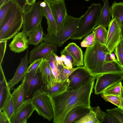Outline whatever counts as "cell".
Listing matches in <instances>:
<instances>
[{
  "label": "cell",
  "instance_id": "cb8c5ba5",
  "mask_svg": "<svg viewBox=\"0 0 123 123\" xmlns=\"http://www.w3.org/2000/svg\"><path fill=\"white\" fill-rule=\"evenodd\" d=\"M15 3L14 0H7L0 6V30L9 18Z\"/></svg>",
  "mask_w": 123,
  "mask_h": 123
},
{
  "label": "cell",
  "instance_id": "1f68e13d",
  "mask_svg": "<svg viewBox=\"0 0 123 123\" xmlns=\"http://www.w3.org/2000/svg\"><path fill=\"white\" fill-rule=\"evenodd\" d=\"M121 81L117 82L107 88L101 94L114 95L120 96L121 95Z\"/></svg>",
  "mask_w": 123,
  "mask_h": 123
},
{
  "label": "cell",
  "instance_id": "30bf717a",
  "mask_svg": "<svg viewBox=\"0 0 123 123\" xmlns=\"http://www.w3.org/2000/svg\"><path fill=\"white\" fill-rule=\"evenodd\" d=\"M107 40L105 45L111 53L123 40L120 27L115 18H112L108 26Z\"/></svg>",
  "mask_w": 123,
  "mask_h": 123
},
{
  "label": "cell",
  "instance_id": "7bdbcfd3",
  "mask_svg": "<svg viewBox=\"0 0 123 123\" xmlns=\"http://www.w3.org/2000/svg\"><path fill=\"white\" fill-rule=\"evenodd\" d=\"M61 57L64 66L66 67L70 68H73V65L71 61L67 59L66 56L62 55Z\"/></svg>",
  "mask_w": 123,
  "mask_h": 123
},
{
  "label": "cell",
  "instance_id": "e575fe53",
  "mask_svg": "<svg viewBox=\"0 0 123 123\" xmlns=\"http://www.w3.org/2000/svg\"><path fill=\"white\" fill-rule=\"evenodd\" d=\"M102 98L106 101L109 102L119 107L121 103L120 96L111 95L101 94Z\"/></svg>",
  "mask_w": 123,
  "mask_h": 123
},
{
  "label": "cell",
  "instance_id": "5bb4252c",
  "mask_svg": "<svg viewBox=\"0 0 123 123\" xmlns=\"http://www.w3.org/2000/svg\"><path fill=\"white\" fill-rule=\"evenodd\" d=\"M28 53V50L27 49L25 55L21 59V62L17 68L13 78L8 82V87L10 90H13L14 86L22 80L25 76L29 63Z\"/></svg>",
  "mask_w": 123,
  "mask_h": 123
},
{
  "label": "cell",
  "instance_id": "7a4b0ae2",
  "mask_svg": "<svg viewBox=\"0 0 123 123\" xmlns=\"http://www.w3.org/2000/svg\"><path fill=\"white\" fill-rule=\"evenodd\" d=\"M108 52L110 53L105 45L96 39L92 46L86 48L84 55V67L96 78Z\"/></svg>",
  "mask_w": 123,
  "mask_h": 123
},
{
  "label": "cell",
  "instance_id": "d590c367",
  "mask_svg": "<svg viewBox=\"0 0 123 123\" xmlns=\"http://www.w3.org/2000/svg\"><path fill=\"white\" fill-rule=\"evenodd\" d=\"M113 52L118 63L123 69V49L121 43L116 46Z\"/></svg>",
  "mask_w": 123,
  "mask_h": 123
},
{
  "label": "cell",
  "instance_id": "f1b7e54d",
  "mask_svg": "<svg viewBox=\"0 0 123 123\" xmlns=\"http://www.w3.org/2000/svg\"><path fill=\"white\" fill-rule=\"evenodd\" d=\"M1 111L6 115L10 122V119L14 114V103L10 91L5 101Z\"/></svg>",
  "mask_w": 123,
  "mask_h": 123
},
{
  "label": "cell",
  "instance_id": "d4e9b609",
  "mask_svg": "<svg viewBox=\"0 0 123 123\" xmlns=\"http://www.w3.org/2000/svg\"><path fill=\"white\" fill-rule=\"evenodd\" d=\"M112 18H115L119 25L123 40V2L114 1L111 7Z\"/></svg>",
  "mask_w": 123,
  "mask_h": 123
},
{
  "label": "cell",
  "instance_id": "f907efd6",
  "mask_svg": "<svg viewBox=\"0 0 123 123\" xmlns=\"http://www.w3.org/2000/svg\"><path fill=\"white\" fill-rule=\"evenodd\" d=\"M49 3H54L62 0H45Z\"/></svg>",
  "mask_w": 123,
  "mask_h": 123
},
{
  "label": "cell",
  "instance_id": "9f6ffc18",
  "mask_svg": "<svg viewBox=\"0 0 123 123\" xmlns=\"http://www.w3.org/2000/svg\"><path fill=\"white\" fill-rule=\"evenodd\" d=\"M122 2H123V1Z\"/></svg>",
  "mask_w": 123,
  "mask_h": 123
},
{
  "label": "cell",
  "instance_id": "ee69618b",
  "mask_svg": "<svg viewBox=\"0 0 123 123\" xmlns=\"http://www.w3.org/2000/svg\"><path fill=\"white\" fill-rule=\"evenodd\" d=\"M114 61H117L114 54L113 53H111L109 52L107 53L106 55L104 61L110 62Z\"/></svg>",
  "mask_w": 123,
  "mask_h": 123
},
{
  "label": "cell",
  "instance_id": "7dc6e473",
  "mask_svg": "<svg viewBox=\"0 0 123 123\" xmlns=\"http://www.w3.org/2000/svg\"><path fill=\"white\" fill-rule=\"evenodd\" d=\"M55 57L57 63L60 65L63 66H64L63 62L62 61L61 57L58 56L55 53Z\"/></svg>",
  "mask_w": 123,
  "mask_h": 123
},
{
  "label": "cell",
  "instance_id": "f6af8a7d",
  "mask_svg": "<svg viewBox=\"0 0 123 123\" xmlns=\"http://www.w3.org/2000/svg\"><path fill=\"white\" fill-rule=\"evenodd\" d=\"M0 123H10L6 116L1 111H0Z\"/></svg>",
  "mask_w": 123,
  "mask_h": 123
},
{
  "label": "cell",
  "instance_id": "816d5d0a",
  "mask_svg": "<svg viewBox=\"0 0 123 123\" xmlns=\"http://www.w3.org/2000/svg\"><path fill=\"white\" fill-rule=\"evenodd\" d=\"M121 95L120 96L123 100V86L122 85L121 86Z\"/></svg>",
  "mask_w": 123,
  "mask_h": 123
},
{
  "label": "cell",
  "instance_id": "3957f363",
  "mask_svg": "<svg viewBox=\"0 0 123 123\" xmlns=\"http://www.w3.org/2000/svg\"><path fill=\"white\" fill-rule=\"evenodd\" d=\"M101 6V5L99 3L91 4L86 13L82 16L78 27L70 39H81L91 33L96 27Z\"/></svg>",
  "mask_w": 123,
  "mask_h": 123
},
{
  "label": "cell",
  "instance_id": "9a60e30c",
  "mask_svg": "<svg viewBox=\"0 0 123 123\" xmlns=\"http://www.w3.org/2000/svg\"><path fill=\"white\" fill-rule=\"evenodd\" d=\"M37 71L40 73L42 83L46 88H51L57 82L49 66L45 59H43Z\"/></svg>",
  "mask_w": 123,
  "mask_h": 123
},
{
  "label": "cell",
  "instance_id": "f35d334b",
  "mask_svg": "<svg viewBox=\"0 0 123 123\" xmlns=\"http://www.w3.org/2000/svg\"><path fill=\"white\" fill-rule=\"evenodd\" d=\"M76 69L75 68H70L65 66L61 70L60 73L61 81H64L68 78L71 74Z\"/></svg>",
  "mask_w": 123,
  "mask_h": 123
},
{
  "label": "cell",
  "instance_id": "c3c4849f",
  "mask_svg": "<svg viewBox=\"0 0 123 123\" xmlns=\"http://www.w3.org/2000/svg\"><path fill=\"white\" fill-rule=\"evenodd\" d=\"M36 0H26V5H32L36 2Z\"/></svg>",
  "mask_w": 123,
  "mask_h": 123
},
{
  "label": "cell",
  "instance_id": "db71d44e",
  "mask_svg": "<svg viewBox=\"0 0 123 123\" xmlns=\"http://www.w3.org/2000/svg\"><path fill=\"white\" fill-rule=\"evenodd\" d=\"M121 43L122 44V46L123 49V40H122L121 42Z\"/></svg>",
  "mask_w": 123,
  "mask_h": 123
},
{
  "label": "cell",
  "instance_id": "ba28073f",
  "mask_svg": "<svg viewBox=\"0 0 123 123\" xmlns=\"http://www.w3.org/2000/svg\"><path fill=\"white\" fill-rule=\"evenodd\" d=\"M94 77L84 66L77 67L68 78L69 83L67 90L79 89Z\"/></svg>",
  "mask_w": 123,
  "mask_h": 123
},
{
  "label": "cell",
  "instance_id": "681fc988",
  "mask_svg": "<svg viewBox=\"0 0 123 123\" xmlns=\"http://www.w3.org/2000/svg\"><path fill=\"white\" fill-rule=\"evenodd\" d=\"M121 103L119 106L118 107L121 110L123 111V100L120 97Z\"/></svg>",
  "mask_w": 123,
  "mask_h": 123
},
{
  "label": "cell",
  "instance_id": "7c38bea8",
  "mask_svg": "<svg viewBox=\"0 0 123 123\" xmlns=\"http://www.w3.org/2000/svg\"><path fill=\"white\" fill-rule=\"evenodd\" d=\"M35 110L32 101H25L17 111L12 117L10 123H26L27 119Z\"/></svg>",
  "mask_w": 123,
  "mask_h": 123
},
{
  "label": "cell",
  "instance_id": "2e32d148",
  "mask_svg": "<svg viewBox=\"0 0 123 123\" xmlns=\"http://www.w3.org/2000/svg\"><path fill=\"white\" fill-rule=\"evenodd\" d=\"M49 4L55 21L58 31L68 16L65 0L49 3Z\"/></svg>",
  "mask_w": 123,
  "mask_h": 123
},
{
  "label": "cell",
  "instance_id": "7402d4cb",
  "mask_svg": "<svg viewBox=\"0 0 123 123\" xmlns=\"http://www.w3.org/2000/svg\"><path fill=\"white\" fill-rule=\"evenodd\" d=\"M69 83L68 79L63 81L57 82L52 87L46 88L43 85L40 90L43 93L49 96L57 95L66 91L67 89Z\"/></svg>",
  "mask_w": 123,
  "mask_h": 123
},
{
  "label": "cell",
  "instance_id": "836d02e7",
  "mask_svg": "<svg viewBox=\"0 0 123 123\" xmlns=\"http://www.w3.org/2000/svg\"><path fill=\"white\" fill-rule=\"evenodd\" d=\"M43 60V59L37 60L30 64L27 68L25 76L26 78L34 75L37 73L39 67Z\"/></svg>",
  "mask_w": 123,
  "mask_h": 123
},
{
  "label": "cell",
  "instance_id": "5b68a950",
  "mask_svg": "<svg viewBox=\"0 0 123 123\" xmlns=\"http://www.w3.org/2000/svg\"><path fill=\"white\" fill-rule=\"evenodd\" d=\"M41 1L32 5H27L22 13L23 23L22 31L27 35L30 32L38 28L41 25L43 16Z\"/></svg>",
  "mask_w": 123,
  "mask_h": 123
},
{
  "label": "cell",
  "instance_id": "4316f807",
  "mask_svg": "<svg viewBox=\"0 0 123 123\" xmlns=\"http://www.w3.org/2000/svg\"><path fill=\"white\" fill-rule=\"evenodd\" d=\"M44 34L41 25L37 29L29 33L27 36L29 37L28 44L34 46L37 45L43 41Z\"/></svg>",
  "mask_w": 123,
  "mask_h": 123
},
{
  "label": "cell",
  "instance_id": "6da1fadb",
  "mask_svg": "<svg viewBox=\"0 0 123 123\" xmlns=\"http://www.w3.org/2000/svg\"><path fill=\"white\" fill-rule=\"evenodd\" d=\"M94 77L88 82L75 90L66 91L57 95L49 97L53 107L54 123H64L68 112L78 106L90 108V98L94 87Z\"/></svg>",
  "mask_w": 123,
  "mask_h": 123
},
{
  "label": "cell",
  "instance_id": "8992f818",
  "mask_svg": "<svg viewBox=\"0 0 123 123\" xmlns=\"http://www.w3.org/2000/svg\"><path fill=\"white\" fill-rule=\"evenodd\" d=\"M23 23L22 13L15 3L9 18L0 30V41L9 40L13 37L22 28Z\"/></svg>",
  "mask_w": 123,
  "mask_h": 123
},
{
  "label": "cell",
  "instance_id": "11a10c76",
  "mask_svg": "<svg viewBox=\"0 0 123 123\" xmlns=\"http://www.w3.org/2000/svg\"><path fill=\"white\" fill-rule=\"evenodd\" d=\"M85 0L86 1H88L89 0Z\"/></svg>",
  "mask_w": 123,
  "mask_h": 123
},
{
  "label": "cell",
  "instance_id": "f546056e",
  "mask_svg": "<svg viewBox=\"0 0 123 123\" xmlns=\"http://www.w3.org/2000/svg\"><path fill=\"white\" fill-rule=\"evenodd\" d=\"M92 31L94 34L95 39L101 43L105 45L108 32L106 28L102 25H99L95 28Z\"/></svg>",
  "mask_w": 123,
  "mask_h": 123
},
{
  "label": "cell",
  "instance_id": "60d3db41",
  "mask_svg": "<svg viewBox=\"0 0 123 123\" xmlns=\"http://www.w3.org/2000/svg\"><path fill=\"white\" fill-rule=\"evenodd\" d=\"M15 3L23 13L26 5V0H14Z\"/></svg>",
  "mask_w": 123,
  "mask_h": 123
},
{
  "label": "cell",
  "instance_id": "44dd1931",
  "mask_svg": "<svg viewBox=\"0 0 123 123\" xmlns=\"http://www.w3.org/2000/svg\"><path fill=\"white\" fill-rule=\"evenodd\" d=\"M104 5L96 24V26L101 25L106 28L108 27L110 23L111 16V7L108 0H103Z\"/></svg>",
  "mask_w": 123,
  "mask_h": 123
},
{
  "label": "cell",
  "instance_id": "277c9868",
  "mask_svg": "<svg viewBox=\"0 0 123 123\" xmlns=\"http://www.w3.org/2000/svg\"><path fill=\"white\" fill-rule=\"evenodd\" d=\"M82 16L75 18L69 15L67 17L61 27L55 34H44L43 41L61 46L74 33Z\"/></svg>",
  "mask_w": 123,
  "mask_h": 123
},
{
  "label": "cell",
  "instance_id": "ffe728a7",
  "mask_svg": "<svg viewBox=\"0 0 123 123\" xmlns=\"http://www.w3.org/2000/svg\"><path fill=\"white\" fill-rule=\"evenodd\" d=\"M64 49L72 56L74 61L75 66H83V56L81 49L74 43H69Z\"/></svg>",
  "mask_w": 123,
  "mask_h": 123
},
{
  "label": "cell",
  "instance_id": "603a6c76",
  "mask_svg": "<svg viewBox=\"0 0 123 123\" xmlns=\"http://www.w3.org/2000/svg\"><path fill=\"white\" fill-rule=\"evenodd\" d=\"M25 79V76L22 80L21 83L14 89L12 94L14 104V114L17 111L25 101L24 86Z\"/></svg>",
  "mask_w": 123,
  "mask_h": 123
},
{
  "label": "cell",
  "instance_id": "b9f144b4",
  "mask_svg": "<svg viewBox=\"0 0 123 123\" xmlns=\"http://www.w3.org/2000/svg\"><path fill=\"white\" fill-rule=\"evenodd\" d=\"M61 54L65 56L66 58L71 62L73 66H74L75 62L74 60L70 53L64 49L61 52Z\"/></svg>",
  "mask_w": 123,
  "mask_h": 123
},
{
  "label": "cell",
  "instance_id": "d6a6232c",
  "mask_svg": "<svg viewBox=\"0 0 123 123\" xmlns=\"http://www.w3.org/2000/svg\"><path fill=\"white\" fill-rule=\"evenodd\" d=\"M90 110L88 113L74 123H100L95 113Z\"/></svg>",
  "mask_w": 123,
  "mask_h": 123
},
{
  "label": "cell",
  "instance_id": "83f0119b",
  "mask_svg": "<svg viewBox=\"0 0 123 123\" xmlns=\"http://www.w3.org/2000/svg\"><path fill=\"white\" fill-rule=\"evenodd\" d=\"M46 60L51 69L52 73L57 82H60L61 71L58 66L56 60L55 52H51L44 58Z\"/></svg>",
  "mask_w": 123,
  "mask_h": 123
},
{
  "label": "cell",
  "instance_id": "9c48e42d",
  "mask_svg": "<svg viewBox=\"0 0 123 123\" xmlns=\"http://www.w3.org/2000/svg\"><path fill=\"white\" fill-rule=\"evenodd\" d=\"M94 87L95 93L101 94L104 91L113 85L123 80V74L116 73H109L98 75Z\"/></svg>",
  "mask_w": 123,
  "mask_h": 123
},
{
  "label": "cell",
  "instance_id": "52a82bcc",
  "mask_svg": "<svg viewBox=\"0 0 123 123\" xmlns=\"http://www.w3.org/2000/svg\"><path fill=\"white\" fill-rule=\"evenodd\" d=\"M31 100L35 110L39 115L49 121L53 119V109L48 95L38 89L34 92Z\"/></svg>",
  "mask_w": 123,
  "mask_h": 123
},
{
  "label": "cell",
  "instance_id": "8fae6325",
  "mask_svg": "<svg viewBox=\"0 0 123 123\" xmlns=\"http://www.w3.org/2000/svg\"><path fill=\"white\" fill-rule=\"evenodd\" d=\"M57 46L55 44L44 42L37 46L29 52V63L43 59L51 52H56Z\"/></svg>",
  "mask_w": 123,
  "mask_h": 123
},
{
  "label": "cell",
  "instance_id": "bcb514c9",
  "mask_svg": "<svg viewBox=\"0 0 123 123\" xmlns=\"http://www.w3.org/2000/svg\"><path fill=\"white\" fill-rule=\"evenodd\" d=\"M6 79L2 65H0V83L2 82Z\"/></svg>",
  "mask_w": 123,
  "mask_h": 123
},
{
  "label": "cell",
  "instance_id": "4dcf8cb0",
  "mask_svg": "<svg viewBox=\"0 0 123 123\" xmlns=\"http://www.w3.org/2000/svg\"><path fill=\"white\" fill-rule=\"evenodd\" d=\"M10 90L6 79L0 83V111H1L5 101Z\"/></svg>",
  "mask_w": 123,
  "mask_h": 123
},
{
  "label": "cell",
  "instance_id": "484cf974",
  "mask_svg": "<svg viewBox=\"0 0 123 123\" xmlns=\"http://www.w3.org/2000/svg\"><path fill=\"white\" fill-rule=\"evenodd\" d=\"M90 108L95 113L100 123H120L112 115L101 111L99 106L95 107L91 106Z\"/></svg>",
  "mask_w": 123,
  "mask_h": 123
},
{
  "label": "cell",
  "instance_id": "e0dca14e",
  "mask_svg": "<svg viewBox=\"0 0 123 123\" xmlns=\"http://www.w3.org/2000/svg\"><path fill=\"white\" fill-rule=\"evenodd\" d=\"M28 39L22 31L19 32L13 37L9 45L10 50L15 53L24 51L28 47Z\"/></svg>",
  "mask_w": 123,
  "mask_h": 123
},
{
  "label": "cell",
  "instance_id": "f5cc1de1",
  "mask_svg": "<svg viewBox=\"0 0 123 123\" xmlns=\"http://www.w3.org/2000/svg\"><path fill=\"white\" fill-rule=\"evenodd\" d=\"M7 0H0V6L2 5Z\"/></svg>",
  "mask_w": 123,
  "mask_h": 123
},
{
  "label": "cell",
  "instance_id": "8d00e7d4",
  "mask_svg": "<svg viewBox=\"0 0 123 123\" xmlns=\"http://www.w3.org/2000/svg\"><path fill=\"white\" fill-rule=\"evenodd\" d=\"M95 36L94 33H92L85 37L80 43L82 47H87L92 46L95 41Z\"/></svg>",
  "mask_w": 123,
  "mask_h": 123
},
{
  "label": "cell",
  "instance_id": "74e56055",
  "mask_svg": "<svg viewBox=\"0 0 123 123\" xmlns=\"http://www.w3.org/2000/svg\"><path fill=\"white\" fill-rule=\"evenodd\" d=\"M106 111L108 113L115 117L120 123H123V111L118 107L107 109Z\"/></svg>",
  "mask_w": 123,
  "mask_h": 123
},
{
  "label": "cell",
  "instance_id": "ab89813d",
  "mask_svg": "<svg viewBox=\"0 0 123 123\" xmlns=\"http://www.w3.org/2000/svg\"><path fill=\"white\" fill-rule=\"evenodd\" d=\"M7 40L0 41V65H2V61L6 49Z\"/></svg>",
  "mask_w": 123,
  "mask_h": 123
},
{
  "label": "cell",
  "instance_id": "ac0fdd59",
  "mask_svg": "<svg viewBox=\"0 0 123 123\" xmlns=\"http://www.w3.org/2000/svg\"><path fill=\"white\" fill-rule=\"evenodd\" d=\"M90 110V108L80 105L75 106L67 113L64 123H74L88 113Z\"/></svg>",
  "mask_w": 123,
  "mask_h": 123
},
{
  "label": "cell",
  "instance_id": "4fadbf2b",
  "mask_svg": "<svg viewBox=\"0 0 123 123\" xmlns=\"http://www.w3.org/2000/svg\"><path fill=\"white\" fill-rule=\"evenodd\" d=\"M43 85L40 73L38 71L34 75L27 78L25 77L24 86L25 101L31 99L34 92L40 89Z\"/></svg>",
  "mask_w": 123,
  "mask_h": 123
},
{
  "label": "cell",
  "instance_id": "d6986e66",
  "mask_svg": "<svg viewBox=\"0 0 123 123\" xmlns=\"http://www.w3.org/2000/svg\"><path fill=\"white\" fill-rule=\"evenodd\" d=\"M46 4L45 7H42V12L47 20L48 28L47 34L56 33L57 31L56 23L51 10L49 3L44 0Z\"/></svg>",
  "mask_w": 123,
  "mask_h": 123
}]
</instances>
